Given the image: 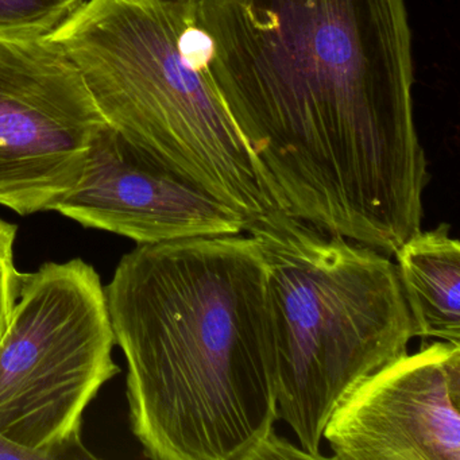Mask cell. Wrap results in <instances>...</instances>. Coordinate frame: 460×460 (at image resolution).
Here are the masks:
<instances>
[{"label": "cell", "mask_w": 460, "mask_h": 460, "mask_svg": "<svg viewBox=\"0 0 460 460\" xmlns=\"http://www.w3.org/2000/svg\"><path fill=\"white\" fill-rule=\"evenodd\" d=\"M217 95L281 211L386 255L421 231L405 0H198Z\"/></svg>", "instance_id": "6da1fadb"}, {"label": "cell", "mask_w": 460, "mask_h": 460, "mask_svg": "<svg viewBox=\"0 0 460 460\" xmlns=\"http://www.w3.org/2000/svg\"><path fill=\"white\" fill-rule=\"evenodd\" d=\"M104 290L145 456L246 460L279 420L268 268L254 239L138 244Z\"/></svg>", "instance_id": "7a4b0ae2"}, {"label": "cell", "mask_w": 460, "mask_h": 460, "mask_svg": "<svg viewBox=\"0 0 460 460\" xmlns=\"http://www.w3.org/2000/svg\"><path fill=\"white\" fill-rule=\"evenodd\" d=\"M198 0H87L47 41L82 74L107 125L247 220L281 211L208 71L180 45Z\"/></svg>", "instance_id": "3957f363"}, {"label": "cell", "mask_w": 460, "mask_h": 460, "mask_svg": "<svg viewBox=\"0 0 460 460\" xmlns=\"http://www.w3.org/2000/svg\"><path fill=\"white\" fill-rule=\"evenodd\" d=\"M268 268L277 414L314 460L339 403L414 338L397 265L284 211L247 227Z\"/></svg>", "instance_id": "277c9868"}, {"label": "cell", "mask_w": 460, "mask_h": 460, "mask_svg": "<svg viewBox=\"0 0 460 460\" xmlns=\"http://www.w3.org/2000/svg\"><path fill=\"white\" fill-rule=\"evenodd\" d=\"M101 277L84 261L48 262L23 274L0 338V438L36 460L91 456L82 422L119 373Z\"/></svg>", "instance_id": "5b68a950"}, {"label": "cell", "mask_w": 460, "mask_h": 460, "mask_svg": "<svg viewBox=\"0 0 460 460\" xmlns=\"http://www.w3.org/2000/svg\"><path fill=\"white\" fill-rule=\"evenodd\" d=\"M107 122L82 74L47 40L0 39V206L53 211Z\"/></svg>", "instance_id": "8992f818"}, {"label": "cell", "mask_w": 460, "mask_h": 460, "mask_svg": "<svg viewBox=\"0 0 460 460\" xmlns=\"http://www.w3.org/2000/svg\"><path fill=\"white\" fill-rule=\"evenodd\" d=\"M323 440L341 460H460V344H422L363 379Z\"/></svg>", "instance_id": "52a82bcc"}, {"label": "cell", "mask_w": 460, "mask_h": 460, "mask_svg": "<svg viewBox=\"0 0 460 460\" xmlns=\"http://www.w3.org/2000/svg\"><path fill=\"white\" fill-rule=\"evenodd\" d=\"M53 211L137 244L236 235L249 227L214 193L131 146L110 126L93 139L76 187Z\"/></svg>", "instance_id": "ba28073f"}, {"label": "cell", "mask_w": 460, "mask_h": 460, "mask_svg": "<svg viewBox=\"0 0 460 460\" xmlns=\"http://www.w3.org/2000/svg\"><path fill=\"white\" fill-rule=\"evenodd\" d=\"M441 223L395 252L414 336L460 344V243Z\"/></svg>", "instance_id": "9c48e42d"}, {"label": "cell", "mask_w": 460, "mask_h": 460, "mask_svg": "<svg viewBox=\"0 0 460 460\" xmlns=\"http://www.w3.org/2000/svg\"><path fill=\"white\" fill-rule=\"evenodd\" d=\"M87 0H0V39L42 40Z\"/></svg>", "instance_id": "30bf717a"}, {"label": "cell", "mask_w": 460, "mask_h": 460, "mask_svg": "<svg viewBox=\"0 0 460 460\" xmlns=\"http://www.w3.org/2000/svg\"><path fill=\"white\" fill-rule=\"evenodd\" d=\"M17 231V226L0 219V338L9 327L25 274L15 268L14 244Z\"/></svg>", "instance_id": "8fae6325"}, {"label": "cell", "mask_w": 460, "mask_h": 460, "mask_svg": "<svg viewBox=\"0 0 460 460\" xmlns=\"http://www.w3.org/2000/svg\"><path fill=\"white\" fill-rule=\"evenodd\" d=\"M309 459L314 460L308 452L298 448L287 438L271 430L252 452L246 460Z\"/></svg>", "instance_id": "7c38bea8"}, {"label": "cell", "mask_w": 460, "mask_h": 460, "mask_svg": "<svg viewBox=\"0 0 460 460\" xmlns=\"http://www.w3.org/2000/svg\"><path fill=\"white\" fill-rule=\"evenodd\" d=\"M4 459L36 460V457H34L33 455L29 454V452L22 451V449L12 446V444L4 441V438H0V460Z\"/></svg>", "instance_id": "4fadbf2b"}]
</instances>
